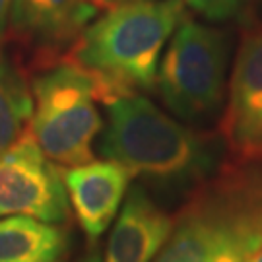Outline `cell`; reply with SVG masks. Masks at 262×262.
I'll return each mask as SVG.
<instances>
[{"mask_svg": "<svg viewBox=\"0 0 262 262\" xmlns=\"http://www.w3.org/2000/svg\"><path fill=\"white\" fill-rule=\"evenodd\" d=\"M105 124L99 151L132 177L165 192L198 187L212 173L215 148L204 134L161 111L138 92L103 101Z\"/></svg>", "mask_w": 262, "mask_h": 262, "instance_id": "1", "label": "cell"}, {"mask_svg": "<svg viewBox=\"0 0 262 262\" xmlns=\"http://www.w3.org/2000/svg\"><path fill=\"white\" fill-rule=\"evenodd\" d=\"M262 247V161L200 183L154 262H249Z\"/></svg>", "mask_w": 262, "mask_h": 262, "instance_id": "2", "label": "cell"}, {"mask_svg": "<svg viewBox=\"0 0 262 262\" xmlns=\"http://www.w3.org/2000/svg\"><path fill=\"white\" fill-rule=\"evenodd\" d=\"M185 18V0L113 6L82 31L72 47V62L94 76L101 103L115 95L151 90L163 51Z\"/></svg>", "mask_w": 262, "mask_h": 262, "instance_id": "3", "label": "cell"}, {"mask_svg": "<svg viewBox=\"0 0 262 262\" xmlns=\"http://www.w3.org/2000/svg\"><path fill=\"white\" fill-rule=\"evenodd\" d=\"M33 111L29 132L56 165L78 167L94 161L95 138L103 117L99 85L76 62H62L35 76L31 84Z\"/></svg>", "mask_w": 262, "mask_h": 262, "instance_id": "4", "label": "cell"}, {"mask_svg": "<svg viewBox=\"0 0 262 262\" xmlns=\"http://www.w3.org/2000/svg\"><path fill=\"white\" fill-rule=\"evenodd\" d=\"M227 37L217 28L185 18L169 39L158 70L163 103L183 122H204L224 103Z\"/></svg>", "mask_w": 262, "mask_h": 262, "instance_id": "5", "label": "cell"}, {"mask_svg": "<svg viewBox=\"0 0 262 262\" xmlns=\"http://www.w3.org/2000/svg\"><path fill=\"white\" fill-rule=\"evenodd\" d=\"M8 215L58 225L70 220L64 173L29 130L0 151V217Z\"/></svg>", "mask_w": 262, "mask_h": 262, "instance_id": "6", "label": "cell"}, {"mask_svg": "<svg viewBox=\"0 0 262 262\" xmlns=\"http://www.w3.org/2000/svg\"><path fill=\"white\" fill-rule=\"evenodd\" d=\"M224 138L239 161H262V28L243 39L235 58Z\"/></svg>", "mask_w": 262, "mask_h": 262, "instance_id": "7", "label": "cell"}, {"mask_svg": "<svg viewBox=\"0 0 262 262\" xmlns=\"http://www.w3.org/2000/svg\"><path fill=\"white\" fill-rule=\"evenodd\" d=\"M130 177L121 163L111 159H94L64 173L70 208L90 241H97L119 214Z\"/></svg>", "mask_w": 262, "mask_h": 262, "instance_id": "8", "label": "cell"}, {"mask_svg": "<svg viewBox=\"0 0 262 262\" xmlns=\"http://www.w3.org/2000/svg\"><path fill=\"white\" fill-rule=\"evenodd\" d=\"M175 217L159 206L142 185L126 192L105 247L103 262H154L165 247Z\"/></svg>", "mask_w": 262, "mask_h": 262, "instance_id": "9", "label": "cell"}, {"mask_svg": "<svg viewBox=\"0 0 262 262\" xmlns=\"http://www.w3.org/2000/svg\"><path fill=\"white\" fill-rule=\"evenodd\" d=\"M97 8L95 0H14L10 28L29 47L56 51L82 35Z\"/></svg>", "mask_w": 262, "mask_h": 262, "instance_id": "10", "label": "cell"}, {"mask_svg": "<svg viewBox=\"0 0 262 262\" xmlns=\"http://www.w3.org/2000/svg\"><path fill=\"white\" fill-rule=\"evenodd\" d=\"M68 249L62 225L28 215L0 217V262H62Z\"/></svg>", "mask_w": 262, "mask_h": 262, "instance_id": "11", "label": "cell"}, {"mask_svg": "<svg viewBox=\"0 0 262 262\" xmlns=\"http://www.w3.org/2000/svg\"><path fill=\"white\" fill-rule=\"evenodd\" d=\"M31 111V90L18 68L0 55V151L26 132Z\"/></svg>", "mask_w": 262, "mask_h": 262, "instance_id": "12", "label": "cell"}, {"mask_svg": "<svg viewBox=\"0 0 262 262\" xmlns=\"http://www.w3.org/2000/svg\"><path fill=\"white\" fill-rule=\"evenodd\" d=\"M198 16L212 21H224L237 16L245 8L247 0H185Z\"/></svg>", "mask_w": 262, "mask_h": 262, "instance_id": "13", "label": "cell"}, {"mask_svg": "<svg viewBox=\"0 0 262 262\" xmlns=\"http://www.w3.org/2000/svg\"><path fill=\"white\" fill-rule=\"evenodd\" d=\"M14 0H0V39L4 37L6 29L10 26V12H12Z\"/></svg>", "mask_w": 262, "mask_h": 262, "instance_id": "14", "label": "cell"}, {"mask_svg": "<svg viewBox=\"0 0 262 262\" xmlns=\"http://www.w3.org/2000/svg\"><path fill=\"white\" fill-rule=\"evenodd\" d=\"M78 262H103V254L99 253V249H90Z\"/></svg>", "mask_w": 262, "mask_h": 262, "instance_id": "15", "label": "cell"}, {"mask_svg": "<svg viewBox=\"0 0 262 262\" xmlns=\"http://www.w3.org/2000/svg\"><path fill=\"white\" fill-rule=\"evenodd\" d=\"M128 2H140V0H95L97 6H121V4H128Z\"/></svg>", "mask_w": 262, "mask_h": 262, "instance_id": "16", "label": "cell"}, {"mask_svg": "<svg viewBox=\"0 0 262 262\" xmlns=\"http://www.w3.org/2000/svg\"><path fill=\"white\" fill-rule=\"evenodd\" d=\"M249 262H262V247L258 249V253L254 254V256H253V258H251Z\"/></svg>", "mask_w": 262, "mask_h": 262, "instance_id": "17", "label": "cell"}]
</instances>
